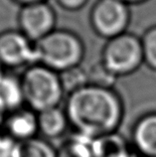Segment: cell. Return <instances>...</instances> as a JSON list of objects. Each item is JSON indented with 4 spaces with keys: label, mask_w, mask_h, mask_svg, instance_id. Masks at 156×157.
Returning <instances> with one entry per match:
<instances>
[{
    "label": "cell",
    "mask_w": 156,
    "mask_h": 157,
    "mask_svg": "<svg viewBox=\"0 0 156 157\" xmlns=\"http://www.w3.org/2000/svg\"><path fill=\"white\" fill-rule=\"evenodd\" d=\"M64 109L74 132L91 139L117 131L124 117L120 94L92 85L68 94Z\"/></svg>",
    "instance_id": "1"
},
{
    "label": "cell",
    "mask_w": 156,
    "mask_h": 157,
    "mask_svg": "<svg viewBox=\"0 0 156 157\" xmlns=\"http://www.w3.org/2000/svg\"><path fill=\"white\" fill-rule=\"evenodd\" d=\"M38 64L61 73L81 66L86 55L82 37L70 29L57 28L35 43Z\"/></svg>",
    "instance_id": "2"
},
{
    "label": "cell",
    "mask_w": 156,
    "mask_h": 157,
    "mask_svg": "<svg viewBox=\"0 0 156 157\" xmlns=\"http://www.w3.org/2000/svg\"><path fill=\"white\" fill-rule=\"evenodd\" d=\"M25 105L36 113L60 106L66 98L60 75L41 64L29 66L20 75Z\"/></svg>",
    "instance_id": "3"
},
{
    "label": "cell",
    "mask_w": 156,
    "mask_h": 157,
    "mask_svg": "<svg viewBox=\"0 0 156 157\" xmlns=\"http://www.w3.org/2000/svg\"><path fill=\"white\" fill-rule=\"evenodd\" d=\"M101 61L117 78L132 75L144 64L140 37L127 31L108 40Z\"/></svg>",
    "instance_id": "4"
},
{
    "label": "cell",
    "mask_w": 156,
    "mask_h": 157,
    "mask_svg": "<svg viewBox=\"0 0 156 157\" xmlns=\"http://www.w3.org/2000/svg\"><path fill=\"white\" fill-rule=\"evenodd\" d=\"M89 21L94 34L108 41L127 32L130 6L120 0H97L89 10Z\"/></svg>",
    "instance_id": "5"
},
{
    "label": "cell",
    "mask_w": 156,
    "mask_h": 157,
    "mask_svg": "<svg viewBox=\"0 0 156 157\" xmlns=\"http://www.w3.org/2000/svg\"><path fill=\"white\" fill-rule=\"evenodd\" d=\"M0 64L8 71L38 64L35 43L18 29L0 32Z\"/></svg>",
    "instance_id": "6"
},
{
    "label": "cell",
    "mask_w": 156,
    "mask_h": 157,
    "mask_svg": "<svg viewBox=\"0 0 156 157\" xmlns=\"http://www.w3.org/2000/svg\"><path fill=\"white\" fill-rule=\"evenodd\" d=\"M57 12L48 1L20 6L17 14L18 30L34 43L57 29Z\"/></svg>",
    "instance_id": "7"
},
{
    "label": "cell",
    "mask_w": 156,
    "mask_h": 157,
    "mask_svg": "<svg viewBox=\"0 0 156 157\" xmlns=\"http://www.w3.org/2000/svg\"><path fill=\"white\" fill-rule=\"evenodd\" d=\"M130 143L138 157H156V111L140 115L134 121Z\"/></svg>",
    "instance_id": "8"
},
{
    "label": "cell",
    "mask_w": 156,
    "mask_h": 157,
    "mask_svg": "<svg viewBox=\"0 0 156 157\" xmlns=\"http://www.w3.org/2000/svg\"><path fill=\"white\" fill-rule=\"evenodd\" d=\"M2 130L17 142L37 137L39 134L38 113L24 105L7 113L4 117Z\"/></svg>",
    "instance_id": "9"
},
{
    "label": "cell",
    "mask_w": 156,
    "mask_h": 157,
    "mask_svg": "<svg viewBox=\"0 0 156 157\" xmlns=\"http://www.w3.org/2000/svg\"><path fill=\"white\" fill-rule=\"evenodd\" d=\"M24 105L20 76L4 70L0 73V113L6 115Z\"/></svg>",
    "instance_id": "10"
},
{
    "label": "cell",
    "mask_w": 156,
    "mask_h": 157,
    "mask_svg": "<svg viewBox=\"0 0 156 157\" xmlns=\"http://www.w3.org/2000/svg\"><path fill=\"white\" fill-rule=\"evenodd\" d=\"M92 149L93 157H135L130 140L118 131L93 138Z\"/></svg>",
    "instance_id": "11"
},
{
    "label": "cell",
    "mask_w": 156,
    "mask_h": 157,
    "mask_svg": "<svg viewBox=\"0 0 156 157\" xmlns=\"http://www.w3.org/2000/svg\"><path fill=\"white\" fill-rule=\"evenodd\" d=\"M38 127L41 137L49 141L62 137L70 127L64 107L56 106L38 113Z\"/></svg>",
    "instance_id": "12"
},
{
    "label": "cell",
    "mask_w": 156,
    "mask_h": 157,
    "mask_svg": "<svg viewBox=\"0 0 156 157\" xmlns=\"http://www.w3.org/2000/svg\"><path fill=\"white\" fill-rule=\"evenodd\" d=\"M93 139L74 132L58 148L57 157H93Z\"/></svg>",
    "instance_id": "13"
},
{
    "label": "cell",
    "mask_w": 156,
    "mask_h": 157,
    "mask_svg": "<svg viewBox=\"0 0 156 157\" xmlns=\"http://www.w3.org/2000/svg\"><path fill=\"white\" fill-rule=\"evenodd\" d=\"M58 148H56L47 139L34 137L26 141L19 142L16 157H57Z\"/></svg>",
    "instance_id": "14"
},
{
    "label": "cell",
    "mask_w": 156,
    "mask_h": 157,
    "mask_svg": "<svg viewBox=\"0 0 156 157\" xmlns=\"http://www.w3.org/2000/svg\"><path fill=\"white\" fill-rule=\"evenodd\" d=\"M59 75L66 97L89 85L88 70L84 69L82 66L68 69L59 73Z\"/></svg>",
    "instance_id": "15"
},
{
    "label": "cell",
    "mask_w": 156,
    "mask_h": 157,
    "mask_svg": "<svg viewBox=\"0 0 156 157\" xmlns=\"http://www.w3.org/2000/svg\"><path fill=\"white\" fill-rule=\"evenodd\" d=\"M88 77L89 85L101 88L114 89V85L118 81V78L101 63V60L88 69Z\"/></svg>",
    "instance_id": "16"
},
{
    "label": "cell",
    "mask_w": 156,
    "mask_h": 157,
    "mask_svg": "<svg viewBox=\"0 0 156 157\" xmlns=\"http://www.w3.org/2000/svg\"><path fill=\"white\" fill-rule=\"evenodd\" d=\"M144 65L156 72V25L150 26L140 37Z\"/></svg>",
    "instance_id": "17"
},
{
    "label": "cell",
    "mask_w": 156,
    "mask_h": 157,
    "mask_svg": "<svg viewBox=\"0 0 156 157\" xmlns=\"http://www.w3.org/2000/svg\"><path fill=\"white\" fill-rule=\"evenodd\" d=\"M18 143L3 130L0 131V157H16Z\"/></svg>",
    "instance_id": "18"
},
{
    "label": "cell",
    "mask_w": 156,
    "mask_h": 157,
    "mask_svg": "<svg viewBox=\"0 0 156 157\" xmlns=\"http://www.w3.org/2000/svg\"><path fill=\"white\" fill-rule=\"evenodd\" d=\"M55 2L65 11L77 12L86 7L89 0H55Z\"/></svg>",
    "instance_id": "19"
},
{
    "label": "cell",
    "mask_w": 156,
    "mask_h": 157,
    "mask_svg": "<svg viewBox=\"0 0 156 157\" xmlns=\"http://www.w3.org/2000/svg\"><path fill=\"white\" fill-rule=\"evenodd\" d=\"M15 4H18L19 6L26 5V4L35 3V2H41V1H48V0H12Z\"/></svg>",
    "instance_id": "20"
},
{
    "label": "cell",
    "mask_w": 156,
    "mask_h": 157,
    "mask_svg": "<svg viewBox=\"0 0 156 157\" xmlns=\"http://www.w3.org/2000/svg\"><path fill=\"white\" fill-rule=\"evenodd\" d=\"M120 1L124 2L127 5H129L130 7L133 6V5H140L142 3H145L146 1L148 0H120Z\"/></svg>",
    "instance_id": "21"
},
{
    "label": "cell",
    "mask_w": 156,
    "mask_h": 157,
    "mask_svg": "<svg viewBox=\"0 0 156 157\" xmlns=\"http://www.w3.org/2000/svg\"><path fill=\"white\" fill-rule=\"evenodd\" d=\"M4 70H5V69H4V68H3V66H2L1 64H0V73H1V72H3Z\"/></svg>",
    "instance_id": "22"
},
{
    "label": "cell",
    "mask_w": 156,
    "mask_h": 157,
    "mask_svg": "<svg viewBox=\"0 0 156 157\" xmlns=\"http://www.w3.org/2000/svg\"><path fill=\"white\" fill-rule=\"evenodd\" d=\"M135 157H138V156H136V155H135Z\"/></svg>",
    "instance_id": "23"
}]
</instances>
